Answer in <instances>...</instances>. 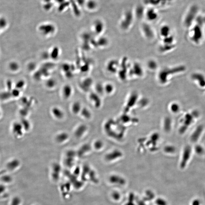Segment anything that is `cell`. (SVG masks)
<instances>
[{"label": "cell", "mask_w": 205, "mask_h": 205, "mask_svg": "<svg viewBox=\"0 0 205 205\" xmlns=\"http://www.w3.org/2000/svg\"><path fill=\"white\" fill-rule=\"evenodd\" d=\"M39 30L43 36H49L54 33L55 28L51 24H44L41 26L39 28Z\"/></svg>", "instance_id": "9c48e42d"}, {"label": "cell", "mask_w": 205, "mask_h": 205, "mask_svg": "<svg viewBox=\"0 0 205 205\" xmlns=\"http://www.w3.org/2000/svg\"><path fill=\"white\" fill-rule=\"evenodd\" d=\"M191 148L190 146H187L185 147L180 163V167L181 169H185L187 167L191 157Z\"/></svg>", "instance_id": "277c9868"}, {"label": "cell", "mask_w": 205, "mask_h": 205, "mask_svg": "<svg viewBox=\"0 0 205 205\" xmlns=\"http://www.w3.org/2000/svg\"><path fill=\"white\" fill-rule=\"evenodd\" d=\"M69 135L66 132H62L57 135L55 139H56L57 142L61 144V143H63L67 141L69 138Z\"/></svg>", "instance_id": "e0dca14e"}, {"label": "cell", "mask_w": 205, "mask_h": 205, "mask_svg": "<svg viewBox=\"0 0 205 205\" xmlns=\"http://www.w3.org/2000/svg\"><path fill=\"white\" fill-rule=\"evenodd\" d=\"M88 147V145L85 144L84 145H83L80 149L79 152V154L80 155H82L85 154V153H87L89 150Z\"/></svg>", "instance_id": "484cf974"}, {"label": "cell", "mask_w": 205, "mask_h": 205, "mask_svg": "<svg viewBox=\"0 0 205 205\" xmlns=\"http://www.w3.org/2000/svg\"><path fill=\"white\" fill-rule=\"evenodd\" d=\"M127 59H123L122 61L121 64H120L119 69L118 70V75L119 77L121 80H124L126 79L127 74L129 70V66H128V63H127Z\"/></svg>", "instance_id": "52a82bcc"}, {"label": "cell", "mask_w": 205, "mask_h": 205, "mask_svg": "<svg viewBox=\"0 0 205 205\" xmlns=\"http://www.w3.org/2000/svg\"><path fill=\"white\" fill-rule=\"evenodd\" d=\"M143 33L147 38L151 39L154 38V33L153 29L147 24L144 23L142 26Z\"/></svg>", "instance_id": "8fae6325"}, {"label": "cell", "mask_w": 205, "mask_h": 205, "mask_svg": "<svg viewBox=\"0 0 205 205\" xmlns=\"http://www.w3.org/2000/svg\"><path fill=\"white\" fill-rule=\"evenodd\" d=\"M195 151L197 154L202 155L204 154V151L202 146L200 145H197L195 147Z\"/></svg>", "instance_id": "f1b7e54d"}, {"label": "cell", "mask_w": 205, "mask_h": 205, "mask_svg": "<svg viewBox=\"0 0 205 205\" xmlns=\"http://www.w3.org/2000/svg\"><path fill=\"white\" fill-rule=\"evenodd\" d=\"M197 112L195 113L193 112L192 113H187L185 115L183 119V126L180 128V132L181 133H184L187 129L189 126L193 123L195 117H197Z\"/></svg>", "instance_id": "8992f818"}, {"label": "cell", "mask_w": 205, "mask_h": 205, "mask_svg": "<svg viewBox=\"0 0 205 205\" xmlns=\"http://www.w3.org/2000/svg\"><path fill=\"white\" fill-rule=\"evenodd\" d=\"M171 111L173 112V113H176L179 110L180 108L178 105L175 103L172 104L171 107Z\"/></svg>", "instance_id": "4dcf8cb0"}, {"label": "cell", "mask_w": 205, "mask_h": 205, "mask_svg": "<svg viewBox=\"0 0 205 205\" xmlns=\"http://www.w3.org/2000/svg\"><path fill=\"white\" fill-rule=\"evenodd\" d=\"M147 66L149 69L153 70H155L157 69V62L153 60H150L147 62Z\"/></svg>", "instance_id": "cb8c5ba5"}, {"label": "cell", "mask_w": 205, "mask_h": 205, "mask_svg": "<svg viewBox=\"0 0 205 205\" xmlns=\"http://www.w3.org/2000/svg\"><path fill=\"white\" fill-rule=\"evenodd\" d=\"M50 54V58L56 60L60 56V50L59 48L58 47H54L52 49L51 51Z\"/></svg>", "instance_id": "ffe728a7"}, {"label": "cell", "mask_w": 205, "mask_h": 205, "mask_svg": "<svg viewBox=\"0 0 205 205\" xmlns=\"http://www.w3.org/2000/svg\"><path fill=\"white\" fill-rule=\"evenodd\" d=\"M105 28V25L102 20H98L95 21L93 25L94 32L97 34L102 33Z\"/></svg>", "instance_id": "4fadbf2b"}, {"label": "cell", "mask_w": 205, "mask_h": 205, "mask_svg": "<svg viewBox=\"0 0 205 205\" xmlns=\"http://www.w3.org/2000/svg\"><path fill=\"white\" fill-rule=\"evenodd\" d=\"M56 85V81L54 79H50L46 81V86L49 88H53Z\"/></svg>", "instance_id": "4316f807"}, {"label": "cell", "mask_w": 205, "mask_h": 205, "mask_svg": "<svg viewBox=\"0 0 205 205\" xmlns=\"http://www.w3.org/2000/svg\"><path fill=\"white\" fill-rule=\"evenodd\" d=\"M129 75L131 76H135L141 77L143 74V70L142 66L139 63H135L131 67L129 68Z\"/></svg>", "instance_id": "ba28073f"}, {"label": "cell", "mask_w": 205, "mask_h": 205, "mask_svg": "<svg viewBox=\"0 0 205 205\" xmlns=\"http://www.w3.org/2000/svg\"><path fill=\"white\" fill-rule=\"evenodd\" d=\"M135 10L132 9H127L122 14L119 22V26L123 30H128L132 25L135 18Z\"/></svg>", "instance_id": "6da1fadb"}, {"label": "cell", "mask_w": 205, "mask_h": 205, "mask_svg": "<svg viewBox=\"0 0 205 205\" xmlns=\"http://www.w3.org/2000/svg\"><path fill=\"white\" fill-rule=\"evenodd\" d=\"M93 81L90 78H87L81 82V87L83 90L87 91L90 89L91 86L92 85Z\"/></svg>", "instance_id": "ac0fdd59"}, {"label": "cell", "mask_w": 205, "mask_h": 205, "mask_svg": "<svg viewBox=\"0 0 205 205\" xmlns=\"http://www.w3.org/2000/svg\"><path fill=\"white\" fill-rule=\"evenodd\" d=\"M35 64L33 63H30V64H29V66H28L29 69L30 70H32L33 69H34V68L35 67Z\"/></svg>", "instance_id": "d590c367"}, {"label": "cell", "mask_w": 205, "mask_h": 205, "mask_svg": "<svg viewBox=\"0 0 205 205\" xmlns=\"http://www.w3.org/2000/svg\"><path fill=\"white\" fill-rule=\"evenodd\" d=\"M90 98L96 107H98L100 103V100L98 95L95 93H92L90 94Z\"/></svg>", "instance_id": "44dd1931"}, {"label": "cell", "mask_w": 205, "mask_h": 205, "mask_svg": "<svg viewBox=\"0 0 205 205\" xmlns=\"http://www.w3.org/2000/svg\"><path fill=\"white\" fill-rule=\"evenodd\" d=\"M87 130V127L84 124H81L77 127L74 131V135L78 138L82 137Z\"/></svg>", "instance_id": "5bb4252c"}, {"label": "cell", "mask_w": 205, "mask_h": 205, "mask_svg": "<svg viewBox=\"0 0 205 205\" xmlns=\"http://www.w3.org/2000/svg\"><path fill=\"white\" fill-rule=\"evenodd\" d=\"M99 44L100 46H105L108 45V40L106 38L102 37L98 40Z\"/></svg>", "instance_id": "f546056e"}, {"label": "cell", "mask_w": 205, "mask_h": 205, "mask_svg": "<svg viewBox=\"0 0 205 205\" xmlns=\"http://www.w3.org/2000/svg\"><path fill=\"white\" fill-rule=\"evenodd\" d=\"M51 113L55 118L58 120L62 119L65 115L63 111L58 107H53L51 109Z\"/></svg>", "instance_id": "9a60e30c"}, {"label": "cell", "mask_w": 205, "mask_h": 205, "mask_svg": "<svg viewBox=\"0 0 205 205\" xmlns=\"http://www.w3.org/2000/svg\"><path fill=\"white\" fill-rule=\"evenodd\" d=\"M203 130L204 128L202 125H199L196 128L190 137V139L192 142L193 143L197 142L201 134H202Z\"/></svg>", "instance_id": "7c38bea8"}, {"label": "cell", "mask_w": 205, "mask_h": 205, "mask_svg": "<svg viewBox=\"0 0 205 205\" xmlns=\"http://www.w3.org/2000/svg\"><path fill=\"white\" fill-rule=\"evenodd\" d=\"M159 31H160V35L162 36H167V34H169V32L170 31V27L167 25L163 26L161 27Z\"/></svg>", "instance_id": "603a6c76"}, {"label": "cell", "mask_w": 205, "mask_h": 205, "mask_svg": "<svg viewBox=\"0 0 205 205\" xmlns=\"http://www.w3.org/2000/svg\"><path fill=\"white\" fill-rule=\"evenodd\" d=\"M120 63L116 60H112L107 63V69L109 72L115 74L118 72L119 69Z\"/></svg>", "instance_id": "30bf717a"}, {"label": "cell", "mask_w": 205, "mask_h": 205, "mask_svg": "<svg viewBox=\"0 0 205 205\" xmlns=\"http://www.w3.org/2000/svg\"><path fill=\"white\" fill-rule=\"evenodd\" d=\"M62 93L63 97L65 99H69L72 95V87L68 84L65 85L62 88Z\"/></svg>", "instance_id": "2e32d148"}, {"label": "cell", "mask_w": 205, "mask_h": 205, "mask_svg": "<svg viewBox=\"0 0 205 205\" xmlns=\"http://www.w3.org/2000/svg\"><path fill=\"white\" fill-rule=\"evenodd\" d=\"M82 107L80 102H75L71 106V111L75 115L80 113Z\"/></svg>", "instance_id": "d6986e66"}, {"label": "cell", "mask_w": 205, "mask_h": 205, "mask_svg": "<svg viewBox=\"0 0 205 205\" xmlns=\"http://www.w3.org/2000/svg\"><path fill=\"white\" fill-rule=\"evenodd\" d=\"M80 114H81V116L83 118L86 119H88L91 118V113L90 111L88 109L86 108H83L81 110Z\"/></svg>", "instance_id": "7402d4cb"}, {"label": "cell", "mask_w": 205, "mask_h": 205, "mask_svg": "<svg viewBox=\"0 0 205 205\" xmlns=\"http://www.w3.org/2000/svg\"><path fill=\"white\" fill-rule=\"evenodd\" d=\"M102 144V143L100 141H97L94 143V147L96 149H99L101 148Z\"/></svg>", "instance_id": "d6a6232c"}, {"label": "cell", "mask_w": 205, "mask_h": 205, "mask_svg": "<svg viewBox=\"0 0 205 205\" xmlns=\"http://www.w3.org/2000/svg\"><path fill=\"white\" fill-rule=\"evenodd\" d=\"M199 11V7L196 5L193 4L189 6L185 13L184 17L185 23H191L195 18L198 17Z\"/></svg>", "instance_id": "7a4b0ae2"}, {"label": "cell", "mask_w": 205, "mask_h": 205, "mask_svg": "<svg viewBox=\"0 0 205 205\" xmlns=\"http://www.w3.org/2000/svg\"><path fill=\"white\" fill-rule=\"evenodd\" d=\"M9 67L11 70L15 71L19 69V66L18 63L15 62H14L10 63Z\"/></svg>", "instance_id": "d4e9b609"}, {"label": "cell", "mask_w": 205, "mask_h": 205, "mask_svg": "<svg viewBox=\"0 0 205 205\" xmlns=\"http://www.w3.org/2000/svg\"><path fill=\"white\" fill-rule=\"evenodd\" d=\"M24 84H25V83H24V81H18V82L17 84V87H18L20 88H21L24 87Z\"/></svg>", "instance_id": "e575fe53"}, {"label": "cell", "mask_w": 205, "mask_h": 205, "mask_svg": "<svg viewBox=\"0 0 205 205\" xmlns=\"http://www.w3.org/2000/svg\"><path fill=\"white\" fill-rule=\"evenodd\" d=\"M104 87V91H106L107 93H111L114 90V86L112 84L108 83L106 84Z\"/></svg>", "instance_id": "83f0119b"}, {"label": "cell", "mask_w": 205, "mask_h": 205, "mask_svg": "<svg viewBox=\"0 0 205 205\" xmlns=\"http://www.w3.org/2000/svg\"><path fill=\"white\" fill-rule=\"evenodd\" d=\"M144 16L149 22H153L158 18L159 14L157 8L148 6L144 10Z\"/></svg>", "instance_id": "5b68a950"}, {"label": "cell", "mask_w": 205, "mask_h": 205, "mask_svg": "<svg viewBox=\"0 0 205 205\" xmlns=\"http://www.w3.org/2000/svg\"><path fill=\"white\" fill-rule=\"evenodd\" d=\"M173 0H145L144 3L148 6L157 8L165 7L170 5Z\"/></svg>", "instance_id": "3957f363"}, {"label": "cell", "mask_w": 205, "mask_h": 205, "mask_svg": "<svg viewBox=\"0 0 205 205\" xmlns=\"http://www.w3.org/2000/svg\"><path fill=\"white\" fill-rule=\"evenodd\" d=\"M191 205H202L201 202L198 199H195L193 200L192 201Z\"/></svg>", "instance_id": "836d02e7"}, {"label": "cell", "mask_w": 205, "mask_h": 205, "mask_svg": "<svg viewBox=\"0 0 205 205\" xmlns=\"http://www.w3.org/2000/svg\"><path fill=\"white\" fill-rule=\"evenodd\" d=\"M96 90L98 93H101L104 90V87L100 84H97L96 86Z\"/></svg>", "instance_id": "1f68e13d"}]
</instances>
